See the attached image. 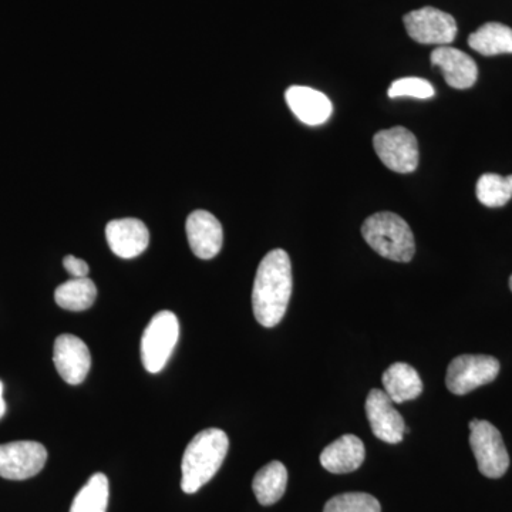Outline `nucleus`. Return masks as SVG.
Returning <instances> with one entry per match:
<instances>
[{
  "label": "nucleus",
  "instance_id": "14",
  "mask_svg": "<svg viewBox=\"0 0 512 512\" xmlns=\"http://www.w3.org/2000/svg\"><path fill=\"white\" fill-rule=\"evenodd\" d=\"M431 64L439 67L448 86L457 90L473 87L478 79V67L473 57L450 46H439L430 55Z\"/></svg>",
  "mask_w": 512,
  "mask_h": 512
},
{
  "label": "nucleus",
  "instance_id": "6",
  "mask_svg": "<svg viewBox=\"0 0 512 512\" xmlns=\"http://www.w3.org/2000/svg\"><path fill=\"white\" fill-rule=\"evenodd\" d=\"M373 147L382 163L394 173H413L419 165V143L407 128L393 127L379 131L373 137Z\"/></svg>",
  "mask_w": 512,
  "mask_h": 512
},
{
  "label": "nucleus",
  "instance_id": "26",
  "mask_svg": "<svg viewBox=\"0 0 512 512\" xmlns=\"http://www.w3.org/2000/svg\"><path fill=\"white\" fill-rule=\"evenodd\" d=\"M6 413V403L5 399H3V383L0 382V419L5 416Z\"/></svg>",
  "mask_w": 512,
  "mask_h": 512
},
{
  "label": "nucleus",
  "instance_id": "20",
  "mask_svg": "<svg viewBox=\"0 0 512 512\" xmlns=\"http://www.w3.org/2000/svg\"><path fill=\"white\" fill-rule=\"evenodd\" d=\"M97 288L92 279L73 278L56 289L55 301L66 311L82 312L92 308L96 302Z\"/></svg>",
  "mask_w": 512,
  "mask_h": 512
},
{
  "label": "nucleus",
  "instance_id": "3",
  "mask_svg": "<svg viewBox=\"0 0 512 512\" xmlns=\"http://www.w3.org/2000/svg\"><path fill=\"white\" fill-rule=\"evenodd\" d=\"M367 244L383 258L394 262H410L416 252V242L409 224L393 212H377L362 225Z\"/></svg>",
  "mask_w": 512,
  "mask_h": 512
},
{
  "label": "nucleus",
  "instance_id": "7",
  "mask_svg": "<svg viewBox=\"0 0 512 512\" xmlns=\"http://www.w3.org/2000/svg\"><path fill=\"white\" fill-rule=\"evenodd\" d=\"M501 365L493 356L461 355L451 360L447 369V389L457 396L473 392L478 387L494 382Z\"/></svg>",
  "mask_w": 512,
  "mask_h": 512
},
{
  "label": "nucleus",
  "instance_id": "24",
  "mask_svg": "<svg viewBox=\"0 0 512 512\" xmlns=\"http://www.w3.org/2000/svg\"><path fill=\"white\" fill-rule=\"evenodd\" d=\"M387 94H389L390 99L414 97V99L427 100L436 96V90H434L433 84L427 82L426 79L403 77V79L390 84Z\"/></svg>",
  "mask_w": 512,
  "mask_h": 512
},
{
  "label": "nucleus",
  "instance_id": "10",
  "mask_svg": "<svg viewBox=\"0 0 512 512\" xmlns=\"http://www.w3.org/2000/svg\"><path fill=\"white\" fill-rule=\"evenodd\" d=\"M365 409L367 420L377 439L389 444L402 443L406 423L402 414L394 409L392 399L384 390H370Z\"/></svg>",
  "mask_w": 512,
  "mask_h": 512
},
{
  "label": "nucleus",
  "instance_id": "21",
  "mask_svg": "<svg viewBox=\"0 0 512 512\" xmlns=\"http://www.w3.org/2000/svg\"><path fill=\"white\" fill-rule=\"evenodd\" d=\"M109 478L96 473L74 497L70 512H106L109 505Z\"/></svg>",
  "mask_w": 512,
  "mask_h": 512
},
{
  "label": "nucleus",
  "instance_id": "12",
  "mask_svg": "<svg viewBox=\"0 0 512 512\" xmlns=\"http://www.w3.org/2000/svg\"><path fill=\"white\" fill-rule=\"evenodd\" d=\"M188 244L195 256L204 261L220 254L224 244V231L221 222L211 212L198 210L191 212L187 218Z\"/></svg>",
  "mask_w": 512,
  "mask_h": 512
},
{
  "label": "nucleus",
  "instance_id": "27",
  "mask_svg": "<svg viewBox=\"0 0 512 512\" xmlns=\"http://www.w3.org/2000/svg\"><path fill=\"white\" fill-rule=\"evenodd\" d=\"M510 289L512 291V275H511V278H510Z\"/></svg>",
  "mask_w": 512,
  "mask_h": 512
},
{
  "label": "nucleus",
  "instance_id": "9",
  "mask_svg": "<svg viewBox=\"0 0 512 512\" xmlns=\"http://www.w3.org/2000/svg\"><path fill=\"white\" fill-rule=\"evenodd\" d=\"M47 461V450L37 441L0 444V477L23 481L37 476Z\"/></svg>",
  "mask_w": 512,
  "mask_h": 512
},
{
  "label": "nucleus",
  "instance_id": "15",
  "mask_svg": "<svg viewBox=\"0 0 512 512\" xmlns=\"http://www.w3.org/2000/svg\"><path fill=\"white\" fill-rule=\"evenodd\" d=\"M285 100L292 113L308 126H320L332 117V101L325 93L306 86H291Z\"/></svg>",
  "mask_w": 512,
  "mask_h": 512
},
{
  "label": "nucleus",
  "instance_id": "2",
  "mask_svg": "<svg viewBox=\"0 0 512 512\" xmlns=\"http://www.w3.org/2000/svg\"><path fill=\"white\" fill-rule=\"evenodd\" d=\"M229 439L220 429L202 430L188 444L181 463V488L185 494H195L210 483L227 457Z\"/></svg>",
  "mask_w": 512,
  "mask_h": 512
},
{
  "label": "nucleus",
  "instance_id": "5",
  "mask_svg": "<svg viewBox=\"0 0 512 512\" xmlns=\"http://www.w3.org/2000/svg\"><path fill=\"white\" fill-rule=\"evenodd\" d=\"M470 446L477 460L478 470L487 478H501L510 467V456L503 437L490 421H470Z\"/></svg>",
  "mask_w": 512,
  "mask_h": 512
},
{
  "label": "nucleus",
  "instance_id": "8",
  "mask_svg": "<svg viewBox=\"0 0 512 512\" xmlns=\"http://www.w3.org/2000/svg\"><path fill=\"white\" fill-rule=\"evenodd\" d=\"M407 35L420 45L447 46L456 40L457 23L443 10L421 8L407 13L403 18Z\"/></svg>",
  "mask_w": 512,
  "mask_h": 512
},
{
  "label": "nucleus",
  "instance_id": "17",
  "mask_svg": "<svg viewBox=\"0 0 512 512\" xmlns=\"http://www.w3.org/2000/svg\"><path fill=\"white\" fill-rule=\"evenodd\" d=\"M384 392L393 403L402 404L417 399L423 393V382L417 370L407 363H393L383 373Z\"/></svg>",
  "mask_w": 512,
  "mask_h": 512
},
{
  "label": "nucleus",
  "instance_id": "22",
  "mask_svg": "<svg viewBox=\"0 0 512 512\" xmlns=\"http://www.w3.org/2000/svg\"><path fill=\"white\" fill-rule=\"evenodd\" d=\"M477 198L488 208L504 207L512 198V175L487 173L477 181Z\"/></svg>",
  "mask_w": 512,
  "mask_h": 512
},
{
  "label": "nucleus",
  "instance_id": "4",
  "mask_svg": "<svg viewBox=\"0 0 512 512\" xmlns=\"http://www.w3.org/2000/svg\"><path fill=\"white\" fill-rule=\"evenodd\" d=\"M180 339V322L175 313L161 311L148 323L141 339V360L147 372L160 373Z\"/></svg>",
  "mask_w": 512,
  "mask_h": 512
},
{
  "label": "nucleus",
  "instance_id": "13",
  "mask_svg": "<svg viewBox=\"0 0 512 512\" xmlns=\"http://www.w3.org/2000/svg\"><path fill=\"white\" fill-rule=\"evenodd\" d=\"M106 238L114 255L133 259L143 254L150 244L147 225L137 218H121L107 224Z\"/></svg>",
  "mask_w": 512,
  "mask_h": 512
},
{
  "label": "nucleus",
  "instance_id": "19",
  "mask_svg": "<svg viewBox=\"0 0 512 512\" xmlns=\"http://www.w3.org/2000/svg\"><path fill=\"white\" fill-rule=\"evenodd\" d=\"M471 49L483 56L512 55V29L488 22L468 37Z\"/></svg>",
  "mask_w": 512,
  "mask_h": 512
},
{
  "label": "nucleus",
  "instance_id": "16",
  "mask_svg": "<svg viewBox=\"0 0 512 512\" xmlns=\"http://www.w3.org/2000/svg\"><path fill=\"white\" fill-rule=\"evenodd\" d=\"M366 458L365 444L353 434H345L330 443L320 454V464L332 474H348L362 466Z\"/></svg>",
  "mask_w": 512,
  "mask_h": 512
},
{
  "label": "nucleus",
  "instance_id": "11",
  "mask_svg": "<svg viewBox=\"0 0 512 512\" xmlns=\"http://www.w3.org/2000/svg\"><path fill=\"white\" fill-rule=\"evenodd\" d=\"M53 362L64 382L77 386L89 375L92 355L82 339L73 335H60L53 349Z\"/></svg>",
  "mask_w": 512,
  "mask_h": 512
},
{
  "label": "nucleus",
  "instance_id": "18",
  "mask_svg": "<svg viewBox=\"0 0 512 512\" xmlns=\"http://www.w3.org/2000/svg\"><path fill=\"white\" fill-rule=\"evenodd\" d=\"M288 485V470L281 461H272L256 473L252 490L261 505H274L284 497Z\"/></svg>",
  "mask_w": 512,
  "mask_h": 512
},
{
  "label": "nucleus",
  "instance_id": "25",
  "mask_svg": "<svg viewBox=\"0 0 512 512\" xmlns=\"http://www.w3.org/2000/svg\"><path fill=\"white\" fill-rule=\"evenodd\" d=\"M63 266L73 278H87L90 272V266L83 259L76 258L73 255H67L63 259Z\"/></svg>",
  "mask_w": 512,
  "mask_h": 512
},
{
  "label": "nucleus",
  "instance_id": "23",
  "mask_svg": "<svg viewBox=\"0 0 512 512\" xmlns=\"http://www.w3.org/2000/svg\"><path fill=\"white\" fill-rule=\"evenodd\" d=\"M323 512H382V507L373 495L346 493L330 498Z\"/></svg>",
  "mask_w": 512,
  "mask_h": 512
},
{
  "label": "nucleus",
  "instance_id": "1",
  "mask_svg": "<svg viewBox=\"0 0 512 512\" xmlns=\"http://www.w3.org/2000/svg\"><path fill=\"white\" fill-rule=\"evenodd\" d=\"M293 288L291 258L284 249L268 252L256 271L252 289L255 319L264 328H275L284 319Z\"/></svg>",
  "mask_w": 512,
  "mask_h": 512
}]
</instances>
